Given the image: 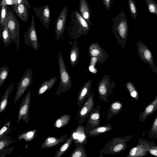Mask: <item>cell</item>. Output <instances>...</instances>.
I'll return each instance as SVG.
<instances>
[{
  "label": "cell",
  "mask_w": 157,
  "mask_h": 157,
  "mask_svg": "<svg viewBox=\"0 0 157 157\" xmlns=\"http://www.w3.org/2000/svg\"><path fill=\"white\" fill-rule=\"evenodd\" d=\"M9 70V67L6 66H2L0 68V87L6 79Z\"/></svg>",
  "instance_id": "8d00e7d4"
},
{
  "label": "cell",
  "mask_w": 157,
  "mask_h": 157,
  "mask_svg": "<svg viewBox=\"0 0 157 157\" xmlns=\"http://www.w3.org/2000/svg\"><path fill=\"white\" fill-rule=\"evenodd\" d=\"M89 53L90 57H95L98 60H101L105 56H103V52L101 48L97 43H92L89 47Z\"/></svg>",
  "instance_id": "d4e9b609"
},
{
  "label": "cell",
  "mask_w": 157,
  "mask_h": 157,
  "mask_svg": "<svg viewBox=\"0 0 157 157\" xmlns=\"http://www.w3.org/2000/svg\"><path fill=\"white\" fill-rule=\"evenodd\" d=\"M149 136L151 139H157V116L155 118L149 131Z\"/></svg>",
  "instance_id": "f35d334b"
},
{
  "label": "cell",
  "mask_w": 157,
  "mask_h": 157,
  "mask_svg": "<svg viewBox=\"0 0 157 157\" xmlns=\"http://www.w3.org/2000/svg\"><path fill=\"white\" fill-rule=\"evenodd\" d=\"M101 108V105H97L92 110L88 116L86 126L88 130L100 126Z\"/></svg>",
  "instance_id": "9a60e30c"
},
{
  "label": "cell",
  "mask_w": 157,
  "mask_h": 157,
  "mask_svg": "<svg viewBox=\"0 0 157 157\" xmlns=\"http://www.w3.org/2000/svg\"><path fill=\"white\" fill-rule=\"evenodd\" d=\"M136 46L140 59L148 63L153 71L157 73V68L154 63L152 55L150 50L143 43L140 41L136 43Z\"/></svg>",
  "instance_id": "30bf717a"
},
{
  "label": "cell",
  "mask_w": 157,
  "mask_h": 157,
  "mask_svg": "<svg viewBox=\"0 0 157 157\" xmlns=\"http://www.w3.org/2000/svg\"><path fill=\"white\" fill-rule=\"evenodd\" d=\"M113 32L122 45L126 43L128 32V22L123 12H121L112 20Z\"/></svg>",
  "instance_id": "3957f363"
},
{
  "label": "cell",
  "mask_w": 157,
  "mask_h": 157,
  "mask_svg": "<svg viewBox=\"0 0 157 157\" xmlns=\"http://www.w3.org/2000/svg\"><path fill=\"white\" fill-rule=\"evenodd\" d=\"M157 109V95L150 104L148 105L143 111L140 113L139 120L141 122L145 121L149 115L152 114Z\"/></svg>",
  "instance_id": "ffe728a7"
},
{
  "label": "cell",
  "mask_w": 157,
  "mask_h": 157,
  "mask_svg": "<svg viewBox=\"0 0 157 157\" xmlns=\"http://www.w3.org/2000/svg\"><path fill=\"white\" fill-rule=\"evenodd\" d=\"M11 122V121H8L0 129V140L2 139L10 140V137L7 135L11 131L10 129Z\"/></svg>",
  "instance_id": "e575fe53"
},
{
  "label": "cell",
  "mask_w": 157,
  "mask_h": 157,
  "mask_svg": "<svg viewBox=\"0 0 157 157\" xmlns=\"http://www.w3.org/2000/svg\"><path fill=\"white\" fill-rule=\"evenodd\" d=\"M138 142L145 146L148 152L155 157H157V146L154 141H148L142 138L139 140Z\"/></svg>",
  "instance_id": "f1b7e54d"
},
{
  "label": "cell",
  "mask_w": 157,
  "mask_h": 157,
  "mask_svg": "<svg viewBox=\"0 0 157 157\" xmlns=\"http://www.w3.org/2000/svg\"><path fill=\"white\" fill-rule=\"evenodd\" d=\"M7 6H2L0 9V39H2V35L6 19L7 13Z\"/></svg>",
  "instance_id": "d6a6232c"
},
{
  "label": "cell",
  "mask_w": 157,
  "mask_h": 157,
  "mask_svg": "<svg viewBox=\"0 0 157 157\" xmlns=\"http://www.w3.org/2000/svg\"><path fill=\"white\" fill-rule=\"evenodd\" d=\"M77 43V40L74 41L70 53V63L73 67L78 63L80 55V50Z\"/></svg>",
  "instance_id": "cb8c5ba5"
},
{
  "label": "cell",
  "mask_w": 157,
  "mask_h": 157,
  "mask_svg": "<svg viewBox=\"0 0 157 157\" xmlns=\"http://www.w3.org/2000/svg\"><path fill=\"white\" fill-rule=\"evenodd\" d=\"M94 94L93 93H90L89 96L79 108L77 114L76 121L79 124L83 123L94 108Z\"/></svg>",
  "instance_id": "8992f818"
},
{
  "label": "cell",
  "mask_w": 157,
  "mask_h": 157,
  "mask_svg": "<svg viewBox=\"0 0 157 157\" xmlns=\"http://www.w3.org/2000/svg\"><path fill=\"white\" fill-rule=\"evenodd\" d=\"M104 5L107 10H109L113 3V0H102Z\"/></svg>",
  "instance_id": "ee69618b"
},
{
  "label": "cell",
  "mask_w": 157,
  "mask_h": 157,
  "mask_svg": "<svg viewBox=\"0 0 157 157\" xmlns=\"http://www.w3.org/2000/svg\"><path fill=\"white\" fill-rule=\"evenodd\" d=\"M18 0H2L0 4L1 6H10L18 4Z\"/></svg>",
  "instance_id": "b9f144b4"
},
{
  "label": "cell",
  "mask_w": 157,
  "mask_h": 157,
  "mask_svg": "<svg viewBox=\"0 0 157 157\" xmlns=\"http://www.w3.org/2000/svg\"><path fill=\"white\" fill-rule=\"evenodd\" d=\"M13 85L14 83L12 82L7 88L0 100V114L5 110L8 102V97L12 92Z\"/></svg>",
  "instance_id": "4316f807"
},
{
  "label": "cell",
  "mask_w": 157,
  "mask_h": 157,
  "mask_svg": "<svg viewBox=\"0 0 157 157\" xmlns=\"http://www.w3.org/2000/svg\"><path fill=\"white\" fill-rule=\"evenodd\" d=\"M133 136L132 135H129L123 137L113 138L100 151L99 157H102L104 154L113 155L125 150L127 148L128 142Z\"/></svg>",
  "instance_id": "7a4b0ae2"
},
{
  "label": "cell",
  "mask_w": 157,
  "mask_h": 157,
  "mask_svg": "<svg viewBox=\"0 0 157 157\" xmlns=\"http://www.w3.org/2000/svg\"><path fill=\"white\" fill-rule=\"evenodd\" d=\"M22 21L26 22L28 20L29 12L26 5L23 3L16 4L9 6Z\"/></svg>",
  "instance_id": "2e32d148"
},
{
  "label": "cell",
  "mask_w": 157,
  "mask_h": 157,
  "mask_svg": "<svg viewBox=\"0 0 157 157\" xmlns=\"http://www.w3.org/2000/svg\"><path fill=\"white\" fill-rule=\"evenodd\" d=\"M57 79V77H54L44 82L39 87L37 95L38 96H40L51 89L55 83Z\"/></svg>",
  "instance_id": "484cf974"
},
{
  "label": "cell",
  "mask_w": 157,
  "mask_h": 157,
  "mask_svg": "<svg viewBox=\"0 0 157 157\" xmlns=\"http://www.w3.org/2000/svg\"><path fill=\"white\" fill-rule=\"evenodd\" d=\"M7 25L10 37L15 43L17 50L18 51L20 44V24L13 10L7 6V13L5 22Z\"/></svg>",
  "instance_id": "5b68a950"
},
{
  "label": "cell",
  "mask_w": 157,
  "mask_h": 157,
  "mask_svg": "<svg viewBox=\"0 0 157 157\" xmlns=\"http://www.w3.org/2000/svg\"><path fill=\"white\" fill-rule=\"evenodd\" d=\"M71 119L70 115H63L55 121L53 124L54 127L55 128H60L65 126L69 124Z\"/></svg>",
  "instance_id": "f546056e"
},
{
  "label": "cell",
  "mask_w": 157,
  "mask_h": 157,
  "mask_svg": "<svg viewBox=\"0 0 157 157\" xmlns=\"http://www.w3.org/2000/svg\"><path fill=\"white\" fill-rule=\"evenodd\" d=\"M91 87V81L89 80L86 82L80 89L77 100V105L79 108L82 105L90 95Z\"/></svg>",
  "instance_id": "e0dca14e"
},
{
  "label": "cell",
  "mask_w": 157,
  "mask_h": 157,
  "mask_svg": "<svg viewBox=\"0 0 157 157\" xmlns=\"http://www.w3.org/2000/svg\"><path fill=\"white\" fill-rule=\"evenodd\" d=\"M128 5L130 12L132 17L136 20V19L138 10L134 0H128Z\"/></svg>",
  "instance_id": "74e56055"
},
{
  "label": "cell",
  "mask_w": 157,
  "mask_h": 157,
  "mask_svg": "<svg viewBox=\"0 0 157 157\" xmlns=\"http://www.w3.org/2000/svg\"><path fill=\"white\" fill-rule=\"evenodd\" d=\"M112 129L110 123H106L104 125L98 126L87 131L88 136L94 137L101 135L111 131Z\"/></svg>",
  "instance_id": "7402d4cb"
},
{
  "label": "cell",
  "mask_w": 157,
  "mask_h": 157,
  "mask_svg": "<svg viewBox=\"0 0 157 157\" xmlns=\"http://www.w3.org/2000/svg\"><path fill=\"white\" fill-rule=\"evenodd\" d=\"M25 44L36 51L39 48V44L37 38L34 17L32 16L31 24L28 30L25 33Z\"/></svg>",
  "instance_id": "ba28073f"
},
{
  "label": "cell",
  "mask_w": 157,
  "mask_h": 157,
  "mask_svg": "<svg viewBox=\"0 0 157 157\" xmlns=\"http://www.w3.org/2000/svg\"><path fill=\"white\" fill-rule=\"evenodd\" d=\"M70 36L75 39L82 34L87 35L90 30V26L77 10L71 13L67 26Z\"/></svg>",
  "instance_id": "6da1fadb"
},
{
  "label": "cell",
  "mask_w": 157,
  "mask_h": 157,
  "mask_svg": "<svg viewBox=\"0 0 157 157\" xmlns=\"http://www.w3.org/2000/svg\"><path fill=\"white\" fill-rule=\"evenodd\" d=\"M76 147L70 154V157H87L84 144H76Z\"/></svg>",
  "instance_id": "4dcf8cb0"
},
{
  "label": "cell",
  "mask_w": 157,
  "mask_h": 157,
  "mask_svg": "<svg viewBox=\"0 0 157 157\" xmlns=\"http://www.w3.org/2000/svg\"><path fill=\"white\" fill-rule=\"evenodd\" d=\"M73 139L71 136L67 138L63 144L59 148L56 153L54 157H60L62 156L67 150L72 142Z\"/></svg>",
  "instance_id": "1f68e13d"
},
{
  "label": "cell",
  "mask_w": 157,
  "mask_h": 157,
  "mask_svg": "<svg viewBox=\"0 0 157 157\" xmlns=\"http://www.w3.org/2000/svg\"><path fill=\"white\" fill-rule=\"evenodd\" d=\"M123 107L122 103L119 101H115L110 105L107 115L106 118L109 121L112 117L119 114Z\"/></svg>",
  "instance_id": "603a6c76"
},
{
  "label": "cell",
  "mask_w": 157,
  "mask_h": 157,
  "mask_svg": "<svg viewBox=\"0 0 157 157\" xmlns=\"http://www.w3.org/2000/svg\"><path fill=\"white\" fill-rule=\"evenodd\" d=\"M148 151L145 146L142 143L138 142L136 146L132 148L126 157H141L146 156Z\"/></svg>",
  "instance_id": "44dd1931"
},
{
  "label": "cell",
  "mask_w": 157,
  "mask_h": 157,
  "mask_svg": "<svg viewBox=\"0 0 157 157\" xmlns=\"http://www.w3.org/2000/svg\"><path fill=\"white\" fill-rule=\"evenodd\" d=\"M149 12L154 14H157V4L153 0H144Z\"/></svg>",
  "instance_id": "ab89813d"
},
{
  "label": "cell",
  "mask_w": 157,
  "mask_h": 157,
  "mask_svg": "<svg viewBox=\"0 0 157 157\" xmlns=\"http://www.w3.org/2000/svg\"><path fill=\"white\" fill-rule=\"evenodd\" d=\"M15 148V146H13L10 148L5 149L3 150L0 151V157H4L6 155L11 153Z\"/></svg>",
  "instance_id": "7bdbcfd3"
},
{
  "label": "cell",
  "mask_w": 157,
  "mask_h": 157,
  "mask_svg": "<svg viewBox=\"0 0 157 157\" xmlns=\"http://www.w3.org/2000/svg\"><path fill=\"white\" fill-rule=\"evenodd\" d=\"M33 71L30 68H28L19 82L13 104L16 103L32 84Z\"/></svg>",
  "instance_id": "52a82bcc"
},
{
  "label": "cell",
  "mask_w": 157,
  "mask_h": 157,
  "mask_svg": "<svg viewBox=\"0 0 157 157\" xmlns=\"http://www.w3.org/2000/svg\"><path fill=\"white\" fill-rule=\"evenodd\" d=\"M79 6L78 10L79 13L86 21L89 26L92 24L90 17L91 10L86 0H79Z\"/></svg>",
  "instance_id": "d6986e66"
},
{
  "label": "cell",
  "mask_w": 157,
  "mask_h": 157,
  "mask_svg": "<svg viewBox=\"0 0 157 157\" xmlns=\"http://www.w3.org/2000/svg\"><path fill=\"white\" fill-rule=\"evenodd\" d=\"M113 88L108 77H105L103 78L98 84V90L100 100L105 103L108 102L109 96Z\"/></svg>",
  "instance_id": "7c38bea8"
},
{
  "label": "cell",
  "mask_w": 157,
  "mask_h": 157,
  "mask_svg": "<svg viewBox=\"0 0 157 157\" xmlns=\"http://www.w3.org/2000/svg\"><path fill=\"white\" fill-rule=\"evenodd\" d=\"M126 85L130 96L136 101H138L139 99V93L133 83L128 82Z\"/></svg>",
  "instance_id": "d590c367"
},
{
  "label": "cell",
  "mask_w": 157,
  "mask_h": 157,
  "mask_svg": "<svg viewBox=\"0 0 157 157\" xmlns=\"http://www.w3.org/2000/svg\"><path fill=\"white\" fill-rule=\"evenodd\" d=\"M16 141V140H14L13 139H12L10 140H7L5 139H2L0 140V151L4 149L8 146Z\"/></svg>",
  "instance_id": "60d3db41"
},
{
  "label": "cell",
  "mask_w": 157,
  "mask_h": 157,
  "mask_svg": "<svg viewBox=\"0 0 157 157\" xmlns=\"http://www.w3.org/2000/svg\"><path fill=\"white\" fill-rule=\"evenodd\" d=\"M33 10L45 28H48L50 22V10L49 6L45 5L38 8L34 7Z\"/></svg>",
  "instance_id": "5bb4252c"
},
{
  "label": "cell",
  "mask_w": 157,
  "mask_h": 157,
  "mask_svg": "<svg viewBox=\"0 0 157 157\" xmlns=\"http://www.w3.org/2000/svg\"><path fill=\"white\" fill-rule=\"evenodd\" d=\"M2 39L6 47L10 46L13 41L10 37L6 23L5 22L2 35Z\"/></svg>",
  "instance_id": "836d02e7"
},
{
  "label": "cell",
  "mask_w": 157,
  "mask_h": 157,
  "mask_svg": "<svg viewBox=\"0 0 157 157\" xmlns=\"http://www.w3.org/2000/svg\"><path fill=\"white\" fill-rule=\"evenodd\" d=\"M68 16V8L65 6L58 17L55 24V38L58 40L63 35L65 30Z\"/></svg>",
  "instance_id": "8fae6325"
},
{
  "label": "cell",
  "mask_w": 157,
  "mask_h": 157,
  "mask_svg": "<svg viewBox=\"0 0 157 157\" xmlns=\"http://www.w3.org/2000/svg\"><path fill=\"white\" fill-rule=\"evenodd\" d=\"M68 135L64 134L62 136L57 138L56 137L49 136L44 140L40 147V148L49 149L65 142L67 138Z\"/></svg>",
  "instance_id": "ac0fdd59"
},
{
  "label": "cell",
  "mask_w": 157,
  "mask_h": 157,
  "mask_svg": "<svg viewBox=\"0 0 157 157\" xmlns=\"http://www.w3.org/2000/svg\"><path fill=\"white\" fill-rule=\"evenodd\" d=\"M31 90L25 96L19 108L17 123L22 119L26 124L28 123L29 118V106L31 100Z\"/></svg>",
  "instance_id": "9c48e42d"
},
{
  "label": "cell",
  "mask_w": 157,
  "mask_h": 157,
  "mask_svg": "<svg viewBox=\"0 0 157 157\" xmlns=\"http://www.w3.org/2000/svg\"><path fill=\"white\" fill-rule=\"evenodd\" d=\"M88 130L86 126L82 124L78 125L72 130L70 134L73 139V142L76 144H85L87 143Z\"/></svg>",
  "instance_id": "4fadbf2b"
},
{
  "label": "cell",
  "mask_w": 157,
  "mask_h": 157,
  "mask_svg": "<svg viewBox=\"0 0 157 157\" xmlns=\"http://www.w3.org/2000/svg\"><path fill=\"white\" fill-rule=\"evenodd\" d=\"M58 61L59 74V84L57 91L54 94L58 96L61 93L66 94L71 88V77L66 68L61 52H59Z\"/></svg>",
  "instance_id": "277c9868"
},
{
  "label": "cell",
  "mask_w": 157,
  "mask_h": 157,
  "mask_svg": "<svg viewBox=\"0 0 157 157\" xmlns=\"http://www.w3.org/2000/svg\"><path fill=\"white\" fill-rule=\"evenodd\" d=\"M2 0H0V7H1V6H0V4L2 2Z\"/></svg>",
  "instance_id": "f6af8a7d"
},
{
  "label": "cell",
  "mask_w": 157,
  "mask_h": 157,
  "mask_svg": "<svg viewBox=\"0 0 157 157\" xmlns=\"http://www.w3.org/2000/svg\"><path fill=\"white\" fill-rule=\"evenodd\" d=\"M37 132L36 129L26 130L19 133L18 139L20 141L23 140L27 142H30L36 137Z\"/></svg>",
  "instance_id": "83f0119b"
}]
</instances>
